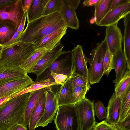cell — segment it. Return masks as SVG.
I'll list each match as a JSON object with an SVG mask.
<instances>
[{
  "instance_id": "1",
  "label": "cell",
  "mask_w": 130,
  "mask_h": 130,
  "mask_svg": "<svg viewBox=\"0 0 130 130\" xmlns=\"http://www.w3.org/2000/svg\"><path fill=\"white\" fill-rule=\"evenodd\" d=\"M66 27L59 12L43 16L27 23L19 41L34 44L48 34Z\"/></svg>"
},
{
  "instance_id": "2",
  "label": "cell",
  "mask_w": 130,
  "mask_h": 130,
  "mask_svg": "<svg viewBox=\"0 0 130 130\" xmlns=\"http://www.w3.org/2000/svg\"><path fill=\"white\" fill-rule=\"evenodd\" d=\"M31 92L13 98L0 106V130H8L16 124L24 125L25 109Z\"/></svg>"
},
{
  "instance_id": "3",
  "label": "cell",
  "mask_w": 130,
  "mask_h": 130,
  "mask_svg": "<svg viewBox=\"0 0 130 130\" xmlns=\"http://www.w3.org/2000/svg\"><path fill=\"white\" fill-rule=\"evenodd\" d=\"M34 44L19 41L3 46L0 66L20 67L34 52Z\"/></svg>"
},
{
  "instance_id": "4",
  "label": "cell",
  "mask_w": 130,
  "mask_h": 130,
  "mask_svg": "<svg viewBox=\"0 0 130 130\" xmlns=\"http://www.w3.org/2000/svg\"><path fill=\"white\" fill-rule=\"evenodd\" d=\"M54 120L57 130H80L75 105L58 106Z\"/></svg>"
},
{
  "instance_id": "5",
  "label": "cell",
  "mask_w": 130,
  "mask_h": 130,
  "mask_svg": "<svg viewBox=\"0 0 130 130\" xmlns=\"http://www.w3.org/2000/svg\"><path fill=\"white\" fill-rule=\"evenodd\" d=\"M72 64L71 50L62 51L50 67L37 76L35 81L43 80L52 77L51 72L63 74L69 77L71 74Z\"/></svg>"
},
{
  "instance_id": "6",
  "label": "cell",
  "mask_w": 130,
  "mask_h": 130,
  "mask_svg": "<svg viewBox=\"0 0 130 130\" xmlns=\"http://www.w3.org/2000/svg\"><path fill=\"white\" fill-rule=\"evenodd\" d=\"M94 100L85 98L75 105L80 130H91L96 125Z\"/></svg>"
},
{
  "instance_id": "7",
  "label": "cell",
  "mask_w": 130,
  "mask_h": 130,
  "mask_svg": "<svg viewBox=\"0 0 130 130\" xmlns=\"http://www.w3.org/2000/svg\"><path fill=\"white\" fill-rule=\"evenodd\" d=\"M24 13L22 0H15L8 5L0 7V22L11 23L17 29Z\"/></svg>"
},
{
  "instance_id": "8",
  "label": "cell",
  "mask_w": 130,
  "mask_h": 130,
  "mask_svg": "<svg viewBox=\"0 0 130 130\" xmlns=\"http://www.w3.org/2000/svg\"><path fill=\"white\" fill-rule=\"evenodd\" d=\"M91 58L88 61V79L90 84L98 83L104 74L102 62L100 43H98L96 48L92 51Z\"/></svg>"
},
{
  "instance_id": "9",
  "label": "cell",
  "mask_w": 130,
  "mask_h": 130,
  "mask_svg": "<svg viewBox=\"0 0 130 130\" xmlns=\"http://www.w3.org/2000/svg\"><path fill=\"white\" fill-rule=\"evenodd\" d=\"M50 86L47 87L45 91L46 98L44 113L36 125V128L39 127L47 126L52 122L56 113L58 106Z\"/></svg>"
},
{
  "instance_id": "10",
  "label": "cell",
  "mask_w": 130,
  "mask_h": 130,
  "mask_svg": "<svg viewBox=\"0 0 130 130\" xmlns=\"http://www.w3.org/2000/svg\"><path fill=\"white\" fill-rule=\"evenodd\" d=\"M50 87L56 98L58 106L69 104L75 105L70 76L67 78L63 85H54Z\"/></svg>"
},
{
  "instance_id": "11",
  "label": "cell",
  "mask_w": 130,
  "mask_h": 130,
  "mask_svg": "<svg viewBox=\"0 0 130 130\" xmlns=\"http://www.w3.org/2000/svg\"><path fill=\"white\" fill-rule=\"evenodd\" d=\"M71 74L77 73L88 79V59L84 53L82 46L78 45L72 50Z\"/></svg>"
},
{
  "instance_id": "12",
  "label": "cell",
  "mask_w": 130,
  "mask_h": 130,
  "mask_svg": "<svg viewBox=\"0 0 130 130\" xmlns=\"http://www.w3.org/2000/svg\"><path fill=\"white\" fill-rule=\"evenodd\" d=\"M118 23L107 27L106 29L105 38L110 52L113 55L122 50L123 37Z\"/></svg>"
},
{
  "instance_id": "13",
  "label": "cell",
  "mask_w": 130,
  "mask_h": 130,
  "mask_svg": "<svg viewBox=\"0 0 130 130\" xmlns=\"http://www.w3.org/2000/svg\"><path fill=\"white\" fill-rule=\"evenodd\" d=\"M64 47L60 42L46 52L33 69L32 73L38 76L50 66L60 55Z\"/></svg>"
},
{
  "instance_id": "14",
  "label": "cell",
  "mask_w": 130,
  "mask_h": 130,
  "mask_svg": "<svg viewBox=\"0 0 130 130\" xmlns=\"http://www.w3.org/2000/svg\"><path fill=\"white\" fill-rule=\"evenodd\" d=\"M130 12V1L122 4L107 13L98 26L107 27L116 23Z\"/></svg>"
},
{
  "instance_id": "15",
  "label": "cell",
  "mask_w": 130,
  "mask_h": 130,
  "mask_svg": "<svg viewBox=\"0 0 130 130\" xmlns=\"http://www.w3.org/2000/svg\"><path fill=\"white\" fill-rule=\"evenodd\" d=\"M29 76L25 78L0 84V98L12 96L30 85L34 83Z\"/></svg>"
},
{
  "instance_id": "16",
  "label": "cell",
  "mask_w": 130,
  "mask_h": 130,
  "mask_svg": "<svg viewBox=\"0 0 130 130\" xmlns=\"http://www.w3.org/2000/svg\"><path fill=\"white\" fill-rule=\"evenodd\" d=\"M76 9L70 0H62L59 13L67 28L77 30L79 28V21L76 12Z\"/></svg>"
},
{
  "instance_id": "17",
  "label": "cell",
  "mask_w": 130,
  "mask_h": 130,
  "mask_svg": "<svg viewBox=\"0 0 130 130\" xmlns=\"http://www.w3.org/2000/svg\"><path fill=\"white\" fill-rule=\"evenodd\" d=\"M67 28L66 27L47 35L40 41L33 44L35 49L44 48L48 51L51 50L60 42L66 34Z\"/></svg>"
},
{
  "instance_id": "18",
  "label": "cell",
  "mask_w": 130,
  "mask_h": 130,
  "mask_svg": "<svg viewBox=\"0 0 130 130\" xmlns=\"http://www.w3.org/2000/svg\"><path fill=\"white\" fill-rule=\"evenodd\" d=\"M29 76L20 67L0 66V84Z\"/></svg>"
},
{
  "instance_id": "19",
  "label": "cell",
  "mask_w": 130,
  "mask_h": 130,
  "mask_svg": "<svg viewBox=\"0 0 130 130\" xmlns=\"http://www.w3.org/2000/svg\"><path fill=\"white\" fill-rule=\"evenodd\" d=\"M121 97L117 96L113 93L108 101L107 115L105 121L113 125L116 124L119 120Z\"/></svg>"
},
{
  "instance_id": "20",
  "label": "cell",
  "mask_w": 130,
  "mask_h": 130,
  "mask_svg": "<svg viewBox=\"0 0 130 130\" xmlns=\"http://www.w3.org/2000/svg\"><path fill=\"white\" fill-rule=\"evenodd\" d=\"M113 69L115 70L116 75L115 79L113 80V83H115L121 79L128 69L123 50L114 55Z\"/></svg>"
},
{
  "instance_id": "21",
  "label": "cell",
  "mask_w": 130,
  "mask_h": 130,
  "mask_svg": "<svg viewBox=\"0 0 130 130\" xmlns=\"http://www.w3.org/2000/svg\"><path fill=\"white\" fill-rule=\"evenodd\" d=\"M44 92L38 100L31 113L28 126L29 130H34L36 126L44 113L45 101Z\"/></svg>"
},
{
  "instance_id": "22",
  "label": "cell",
  "mask_w": 130,
  "mask_h": 130,
  "mask_svg": "<svg viewBox=\"0 0 130 130\" xmlns=\"http://www.w3.org/2000/svg\"><path fill=\"white\" fill-rule=\"evenodd\" d=\"M49 0H33L27 12V23L43 16L46 6Z\"/></svg>"
},
{
  "instance_id": "23",
  "label": "cell",
  "mask_w": 130,
  "mask_h": 130,
  "mask_svg": "<svg viewBox=\"0 0 130 130\" xmlns=\"http://www.w3.org/2000/svg\"><path fill=\"white\" fill-rule=\"evenodd\" d=\"M47 87L32 92L26 104L24 111V125H28L32 111L38 100Z\"/></svg>"
},
{
  "instance_id": "24",
  "label": "cell",
  "mask_w": 130,
  "mask_h": 130,
  "mask_svg": "<svg viewBox=\"0 0 130 130\" xmlns=\"http://www.w3.org/2000/svg\"><path fill=\"white\" fill-rule=\"evenodd\" d=\"M56 85L58 84L55 82L52 77L43 80L39 82L35 81L30 85L9 97L6 101H7L13 98L28 93L38 90L52 85Z\"/></svg>"
},
{
  "instance_id": "25",
  "label": "cell",
  "mask_w": 130,
  "mask_h": 130,
  "mask_svg": "<svg viewBox=\"0 0 130 130\" xmlns=\"http://www.w3.org/2000/svg\"><path fill=\"white\" fill-rule=\"evenodd\" d=\"M100 43L104 73L108 76L111 71L113 69L114 55L110 52L105 38Z\"/></svg>"
},
{
  "instance_id": "26",
  "label": "cell",
  "mask_w": 130,
  "mask_h": 130,
  "mask_svg": "<svg viewBox=\"0 0 130 130\" xmlns=\"http://www.w3.org/2000/svg\"><path fill=\"white\" fill-rule=\"evenodd\" d=\"M123 18L124 26L123 50L128 69L130 70V12Z\"/></svg>"
},
{
  "instance_id": "27",
  "label": "cell",
  "mask_w": 130,
  "mask_h": 130,
  "mask_svg": "<svg viewBox=\"0 0 130 130\" xmlns=\"http://www.w3.org/2000/svg\"><path fill=\"white\" fill-rule=\"evenodd\" d=\"M48 50L43 48L35 50L33 53L20 67L28 73L32 70Z\"/></svg>"
},
{
  "instance_id": "28",
  "label": "cell",
  "mask_w": 130,
  "mask_h": 130,
  "mask_svg": "<svg viewBox=\"0 0 130 130\" xmlns=\"http://www.w3.org/2000/svg\"><path fill=\"white\" fill-rule=\"evenodd\" d=\"M17 29L15 26L11 23L0 22V45H2L9 41Z\"/></svg>"
},
{
  "instance_id": "29",
  "label": "cell",
  "mask_w": 130,
  "mask_h": 130,
  "mask_svg": "<svg viewBox=\"0 0 130 130\" xmlns=\"http://www.w3.org/2000/svg\"><path fill=\"white\" fill-rule=\"evenodd\" d=\"M129 115H130V87L127 89L121 97L118 121Z\"/></svg>"
},
{
  "instance_id": "30",
  "label": "cell",
  "mask_w": 130,
  "mask_h": 130,
  "mask_svg": "<svg viewBox=\"0 0 130 130\" xmlns=\"http://www.w3.org/2000/svg\"><path fill=\"white\" fill-rule=\"evenodd\" d=\"M115 92L117 96L121 97L130 87V71L127 69L121 79L115 85Z\"/></svg>"
},
{
  "instance_id": "31",
  "label": "cell",
  "mask_w": 130,
  "mask_h": 130,
  "mask_svg": "<svg viewBox=\"0 0 130 130\" xmlns=\"http://www.w3.org/2000/svg\"><path fill=\"white\" fill-rule=\"evenodd\" d=\"M111 1V0H100L94 6L95 22L96 24L98 25L108 12Z\"/></svg>"
},
{
  "instance_id": "32",
  "label": "cell",
  "mask_w": 130,
  "mask_h": 130,
  "mask_svg": "<svg viewBox=\"0 0 130 130\" xmlns=\"http://www.w3.org/2000/svg\"><path fill=\"white\" fill-rule=\"evenodd\" d=\"M62 0H49L44 12L43 16L60 12L61 5Z\"/></svg>"
},
{
  "instance_id": "33",
  "label": "cell",
  "mask_w": 130,
  "mask_h": 130,
  "mask_svg": "<svg viewBox=\"0 0 130 130\" xmlns=\"http://www.w3.org/2000/svg\"><path fill=\"white\" fill-rule=\"evenodd\" d=\"M27 12L24 14L21 23L12 39L8 42L3 44L4 46L8 45L19 41L21 35L23 32L27 17Z\"/></svg>"
},
{
  "instance_id": "34",
  "label": "cell",
  "mask_w": 130,
  "mask_h": 130,
  "mask_svg": "<svg viewBox=\"0 0 130 130\" xmlns=\"http://www.w3.org/2000/svg\"><path fill=\"white\" fill-rule=\"evenodd\" d=\"M73 88L79 86H86L91 88L88 79L82 76L79 74L74 72L70 76Z\"/></svg>"
},
{
  "instance_id": "35",
  "label": "cell",
  "mask_w": 130,
  "mask_h": 130,
  "mask_svg": "<svg viewBox=\"0 0 130 130\" xmlns=\"http://www.w3.org/2000/svg\"><path fill=\"white\" fill-rule=\"evenodd\" d=\"M90 88L79 86L73 88V95L75 104L85 98L86 94Z\"/></svg>"
},
{
  "instance_id": "36",
  "label": "cell",
  "mask_w": 130,
  "mask_h": 130,
  "mask_svg": "<svg viewBox=\"0 0 130 130\" xmlns=\"http://www.w3.org/2000/svg\"><path fill=\"white\" fill-rule=\"evenodd\" d=\"M94 113L100 120L106 118L107 115L106 108L100 101H98L94 105Z\"/></svg>"
},
{
  "instance_id": "37",
  "label": "cell",
  "mask_w": 130,
  "mask_h": 130,
  "mask_svg": "<svg viewBox=\"0 0 130 130\" xmlns=\"http://www.w3.org/2000/svg\"><path fill=\"white\" fill-rule=\"evenodd\" d=\"M118 130H130V115L113 125Z\"/></svg>"
},
{
  "instance_id": "38",
  "label": "cell",
  "mask_w": 130,
  "mask_h": 130,
  "mask_svg": "<svg viewBox=\"0 0 130 130\" xmlns=\"http://www.w3.org/2000/svg\"><path fill=\"white\" fill-rule=\"evenodd\" d=\"M93 130H118L113 126L105 120L98 123Z\"/></svg>"
},
{
  "instance_id": "39",
  "label": "cell",
  "mask_w": 130,
  "mask_h": 130,
  "mask_svg": "<svg viewBox=\"0 0 130 130\" xmlns=\"http://www.w3.org/2000/svg\"><path fill=\"white\" fill-rule=\"evenodd\" d=\"M50 74L55 82L59 85H63L66 79L68 78L65 75L58 74L53 72H51Z\"/></svg>"
},
{
  "instance_id": "40",
  "label": "cell",
  "mask_w": 130,
  "mask_h": 130,
  "mask_svg": "<svg viewBox=\"0 0 130 130\" xmlns=\"http://www.w3.org/2000/svg\"><path fill=\"white\" fill-rule=\"evenodd\" d=\"M130 1V0H111L108 8V12L118 6Z\"/></svg>"
},
{
  "instance_id": "41",
  "label": "cell",
  "mask_w": 130,
  "mask_h": 130,
  "mask_svg": "<svg viewBox=\"0 0 130 130\" xmlns=\"http://www.w3.org/2000/svg\"><path fill=\"white\" fill-rule=\"evenodd\" d=\"M33 0H22L24 13L27 12L29 9Z\"/></svg>"
},
{
  "instance_id": "42",
  "label": "cell",
  "mask_w": 130,
  "mask_h": 130,
  "mask_svg": "<svg viewBox=\"0 0 130 130\" xmlns=\"http://www.w3.org/2000/svg\"><path fill=\"white\" fill-rule=\"evenodd\" d=\"M100 0H86L83 2L84 6H94L96 5L100 1Z\"/></svg>"
},
{
  "instance_id": "43",
  "label": "cell",
  "mask_w": 130,
  "mask_h": 130,
  "mask_svg": "<svg viewBox=\"0 0 130 130\" xmlns=\"http://www.w3.org/2000/svg\"><path fill=\"white\" fill-rule=\"evenodd\" d=\"M8 130H27V126L20 124H16Z\"/></svg>"
},
{
  "instance_id": "44",
  "label": "cell",
  "mask_w": 130,
  "mask_h": 130,
  "mask_svg": "<svg viewBox=\"0 0 130 130\" xmlns=\"http://www.w3.org/2000/svg\"><path fill=\"white\" fill-rule=\"evenodd\" d=\"M15 0H0V7L8 5L14 1Z\"/></svg>"
},
{
  "instance_id": "45",
  "label": "cell",
  "mask_w": 130,
  "mask_h": 130,
  "mask_svg": "<svg viewBox=\"0 0 130 130\" xmlns=\"http://www.w3.org/2000/svg\"><path fill=\"white\" fill-rule=\"evenodd\" d=\"M11 96V95L6 96L0 98V106L4 103L7 99Z\"/></svg>"
},
{
  "instance_id": "46",
  "label": "cell",
  "mask_w": 130,
  "mask_h": 130,
  "mask_svg": "<svg viewBox=\"0 0 130 130\" xmlns=\"http://www.w3.org/2000/svg\"><path fill=\"white\" fill-rule=\"evenodd\" d=\"M3 47V46L2 45H0V57L2 53Z\"/></svg>"
}]
</instances>
